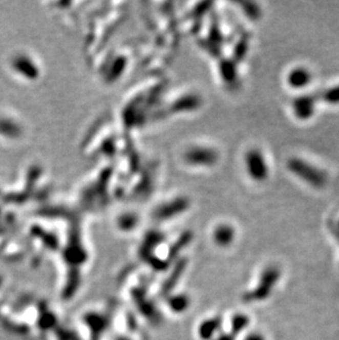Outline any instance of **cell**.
<instances>
[{
    "label": "cell",
    "instance_id": "cell-5",
    "mask_svg": "<svg viewBox=\"0 0 339 340\" xmlns=\"http://www.w3.org/2000/svg\"><path fill=\"white\" fill-rule=\"evenodd\" d=\"M216 240L219 245H228L234 239V231L230 227L222 226L216 231Z\"/></svg>",
    "mask_w": 339,
    "mask_h": 340
},
{
    "label": "cell",
    "instance_id": "cell-6",
    "mask_svg": "<svg viewBox=\"0 0 339 340\" xmlns=\"http://www.w3.org/2000/svg\"><path fill=\"white\" fill-rule=\"evenodd\" d=\"M323 99L329 103H338L339 102V85L333 87L331 90L327 91L323 96Z\"/></svg>",
    "mask_w": 339,
    "mask_h": 340
},
{
    "label": "cell",
    "instance_id": "cell-4",
    "mask_svg": "<svg viewBox=\"0 0 339 340\" xmlns=\"http://www.w3.org/2000/svg\"><path fill=\"white\" fill-rule=\"evenodd\" d=\"M287 84L294 90H302L312 82V74L303 66L294 68L287 74Z\"/></svg>",
    "mask_w": 339,
    "mask_h": 340
},
{
    "label": "cell",
    "instance_id": "cell-3",
    "mask_svg": "<svg viewBox=\"0 0 339 340\" xmlns=\"http://www.w3.org/2000/svg\"><path fill=\"white\" fill-rule=\"evenodd\" d=\"M293 112L299 119L306 120L315 112V98L313 96L303 95L293 101Z\"/></svg>",
    "mask_w": 339,
    "mask_h": 340
},
{
    "label": "cell",
    "instance_id": "cell-2",
    "mask_svg": "<svg viewBox=\"0 0 339 340\" xmlns=\"http://www.w3.org/2000/svg\"><path fill=\"white\" fill-rule=\"evenodd\" d=\"M246 165L249 175L255 181L262 182L268 179L269 166L267 160L264 159L263 154L259 150H251L246 155Z\"/></svg>",
    "mask_w": 339,
    "mask_h": 340
},
{
    "label": "cell",
    "instance_id": "cell-1",
    "mask_svg": "<svg viewBox=\"0 0 339 340\" xmlns=\"http://www.w3.org/2000/svg\"><path fill=\"white\" fill-rule=\"evenodd\" d=\"M287 166L291 172L316 188L325 186L327 183V176L325 173L303 160L291 159L287 162Z\"/></svg>",
    "mask_w": 339,
    "mask_h": 340
},
{
    "label": "cell",
    "instance_id": "cell-8",
    "mask_svg": "<svg viewBox=\"0 0 339 340\" xmlns=\"http://www.w3.org/2000/svg\"><path fill=\"white\" fill-rule=\"evenodd\" d=\"M245 340H265L264 337L259 334V332H251V334H249Z\"/></svg>",
    "mask_w": 339,
    "mask_h": 340
},
{
    "label": "cell",
    "instance_id": "cell-7",
    "mask_svg": "<svg viewBox=\"0 0 339 340\" xmlns=\"http://www.w3.org/2000/svg\"><path fill=\"white\" fill-rule=\"evenodd\" d=\"M249 324V318L247 316H242L238 315L236 316L232 322V327L237 331H241L242 329H245L247 327V325Z\"/></svg>",
    "mask_w": 339,
    "mask_h": 340
}]
</instances>
